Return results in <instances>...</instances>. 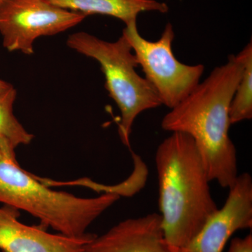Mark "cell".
Returning a JSON list of instances; mask_svg holds the SVG:
<instances>
[{
  "instance_id": "2e32d148",
  "label": "cell",
  "mask_w": 252,
  "mask_h": 252,
  "mask_svg": "<svg viewBox=\"0 0 252 252\" xmlns=\"http://www.w3.org/2000/svg\"><path fill=\"white\" fill-rule=\"evenodd\" d=\"M0 1H1V0H0Z\"/></svg>"
},
{
  "instance_id": "52a82bcc",
  "label": "cell",
  "mask_w": 252,
  "mask_h": 252,
  "mask_svg": "<svg viewBox=\"0 0 252 252\" xmlns=\"http://www.w3.org/2000/svg\"><path fill=\"white\" fill-rule=\"evenodd\" d=\"M224 205L218 209L203 228L178 252H223L235 232L252 227V178L240 174L232 187Z\"/></svg>"
},
{
  "instance_id": "7c38bea8",
  "label": "cell",
  "mask_w": 252,
  "mask_h": 252,
  "mask_svg": "<svg viewBox=\"0 0 252 252\" xmlns=\"http://www.w3.org/2000/svg\"><path fill=\"white\" fill-rule=\"evenodd\" d=\"M243 63L240 78L230 103V125L252 118V41L238 54Z\"/></svg>"
},
{
  "instance_id": "ba28073f",
  "label": "cell",
  "mask_w": 252,
  "mask_h": 252,
  "mask_svg": "<svg viewBox=\"0 0 252 252\" xmlns=\"http://www.w3.org/2000/svg\"><path fill=\"white\" fill-rule=\"evenodd\" d=\"M19 210L0 207V250L1 252H85L94 235L80 238L54 234L42 225L31 226L18 220Z\"/></svg>"
},
{
  "instance_id": "30bf717a",
  "label": "cell",
  "mask_w": 252,
  "mask_h": 252,
  "mask_svg": "<svg viewBox=\"0 0 252 252\" xmlns=\"http://www.w3.org/2000/svg\"><path fill=\"white\" fill-rule=\"evenodd\" d=\"M60 7L89 16L101 14L112 16L127 23L137 21L140 13H166L168 6L157 0H50Z\"/></svg>"
},
{
  "instance_id": "8fae6325",
  "label": "cell",
  "mask_w": 252,
  "mask_h": 252,
  "mask_svg": "<svg viewBox=\"0 0 252 252\" xmlns=\"http://www.w3.org/2000/svg\"><path fill=\"white\" fill-rule=\"evenodd\" d=\"M17 91L12 86L0 94V154L6 161L20 165L16 149L31 144L34 136L28 132L14 115Z\"/></svg>"
},
{
  "instance_id": "9c48e42d",
  "label": "cell",
  "mask_w": 252,
  "mask_h": 252,
  "mask_svg": "<svg viewBox=\"0 0 252 252\" xmlns=\"http://www.w3.org/2000/svg\"><path fill=\"white\" fill-rule=\"evenodd\" d=\"M85 252H175L167 244L161 217L151 213L127 219L86 245Z\"/></svg>"
},
{
  "instance_id": "5b68a950",
  "label": "cell",
  "mask_w": 252,
  "mask_h": 252,
  "mask_svg": "<svg viewBox=\"0 0 252 252\" xmlns=\"http://www.w3.org/2000/svg\"><path fill=\"white\" fill-rule=\"evenodd\" d=\"M132 47L145 79L157 93L162 105L172 109L184 100L200 83L205 66L188 65L176 59L172 51L175 32L168 23L156 41L140 35L137 21L126 24L122 33Z\"/></svg>"
},
{
  "instance_id": "4fadbf2b",
  "label": "cell",
  "mask_w": 252,
  "mask_h": 252,
  "mask_svg": "<svg viewBox=\"0 0 252 252\" xmlns=\"http://www.w3.org/2000/svg\"><path fill=\"white\" fill-rule=\"evenodd\" d=\"M228 252H252V235L245 238H235L230 242Z\"/></svg>"
},
{
  "instance_id": "3957f363",
  "label": "cell",
  "mask_w": 252,
  "mask_h": 252,
  "mask_svg": "<svg viewBox=\"0 0 252 252\" xmlns=\"http://www.w3.org/2000/svg\"><path fill=\"white\" fill-rule=\"evenodd\" d=\"M119 199L116 193L81 198L56 191L41 184L20 165L0 160V203L28 212L44 228L74 238L87 229Z\"/></svg>"
},
{
  "instance_id": "277c9868",
  "label": "cell",
  "mask_w": 252,
  "mask_h": 252,
  "mask_svg": "<svg viewBox=\"0 0 252 252\" xmlns=\"http://www.w3.org/2000/svg\"><path fill=\"white\" fill-rule=\"evenodd\" d=\"M67 45L99 63L109 96L117 104L122 115L119 137L124 145L130 147L136 118L162 104L153 86L136 72L138 63L128 41L123 34L112 42L86 32H78L69 36Z\"/></svg>"
},
{
  "instance_id": "5bb4252c",
  "label": "cell",
  "mask_w": 252,
  "mask_h": 252,
  "mask_svg": "<svg viewBox=\"0 0 252 252\" xmlns=\"http://www.w3.org/2000/svg\"><path fill=\"white\" fill-rule=\"evenodd\" d=\"M12 84L6 82L2 79H0V94L4 92L5 91L8 90L10 88L12 87Z\"/></svg>"
},
{
  "instance_id": "8992f818",
  "label": "cell",
  "mask_w": 252,
  "mask_h": 252,
  "mask_svg": "<svg viewBox=\"0 0 252 252\" xmlns=\"http://www.w3.org/2000/svg\"><path fill=\"white\" fill-rule=\"evenodd\" d=\"M86 16L56 6L50 0H1L2 45L9 52L20 51L31 56L36 39L67 31Z\"/></svg>"
},
{
  "instance_id": "7a4b0ae2",
  "label": "cell",
  "mask_w": 252,
  "mask_h": 252,
  "mask_svg": "<svg viewBox=\"0 0 252 252\" xmlns=\"http://www.w3.org/2000/svg\"><path fill=\"white\" fill-rule=\"evenodd\" d=\"M155 161L164 235L169 246L178 252L200 231L218 206L190 136L172 132L158 147Z\"/></svg>"
},
{
  "instance_id": "6da1fadb",
  "label": "cell",
  "mask_w": 252,
  "mask_h": 252,
  "mask_svg": "<svg viewBox=\"0 0 252 252\" xmlns=\"http://www.w3.org/2000/svg\"><path fill=\"white\" fill-rule=\"evenodd\" d=\"M243 63L230 55L162 119L161 127L193 139L210 182L229 189L238 177L236 149L229 137V110L243 72Z\"/></svg>"
},
{
  "instance_id": "9a60e30c",
  "label": "cell",
  "mask_w": 252,
  "mask_h": 252,
  "mask_svg": "<svg viewBox=\"0 0 252 252\" xmlns=\"http://www.w3.org/2000/svg\"><path fill=\"white\" fill-rule=\"evenodd\" d=\"M4 160V159H3V157L2 156H1V154H0V160Z\"/></svg>"
}]
</instances>
